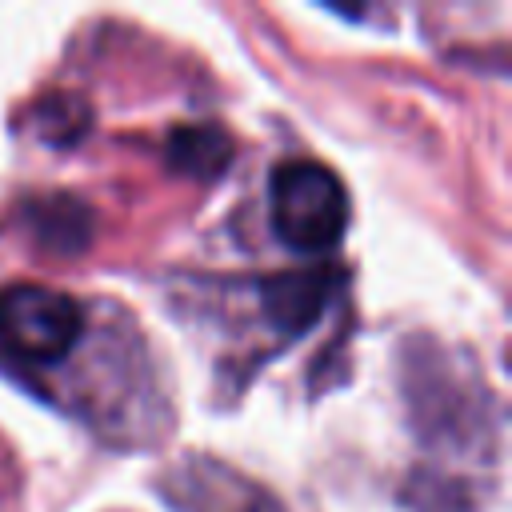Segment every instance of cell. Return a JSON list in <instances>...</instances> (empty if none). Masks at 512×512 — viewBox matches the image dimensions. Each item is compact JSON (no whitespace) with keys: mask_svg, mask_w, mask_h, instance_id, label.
Returning <instances> with one entry per match:
<instances>
[{"mask_svg":"<svg viewBox=\"0 0 512 512\" xmlns=\"http://www.w3.org/2000/svg\"><path fill=\"white\" fill-rule=\"evenodd\" d=\"M344 272L340 268H296V272H276L260 284V308L264 316L288 332V336H300L308 332L320 312L328 308V300L336 296Z\"/></svg>","mask_w":512,"mask_h":512,"instance_id":"obj_3","label":"cell"},{"mask_svg":"<svg viewBox=\"0 0 512 512\" xmlns=\"http://www.w3.org/2000/svg\"><path fill=\"white\" fill-rule=\"evenodd\" d=\"M36 132L48 144H76L88 132V104L72 92H52L36 104Z\"/></svg>","mask_w":512,"mask_h":512,"instance_id":"obj_6","label":"cell"},{"mask_svg":"<svg viewBox=\"0 0 512 512\" xmlns=\"http://www.w3.org/2000/svg\"><path fill=\"white\" fill-rule=\"evenodd\" d=\"M24 216H28L32 236L52 252H80L92 240V212L76 196H64V192L36 196L28 200Z\"/></svg>","mask_w":512,"mask_h":512,"instance_id":"obj_5","label":"cell"},{"mask_svg":"<svg viewBox=\"0 0 512 512\" xmlns=\"http://www.w3.org/2000/svg\"><path fill=\"white\" fill-rule=\"evenodd\" d=\"M84 336V308L48 284L0 292V352L24 364H60Z\"/></svg>","mask_w":512,"mask_h":512,"instance_id":"obj_2","label":"cell"},{"mask_svg":"<svg viewBox=\"0 0 512 512\" xmlns=\"http://www.w3.org/2000/svg\"><path fill=\"white\" fill-rule=\"evenodd\" d=\"M268 212L276 236L304 256L332 252L348 232L344 180L320 160H288L272 172Z\"/></svg>","mask_w":512,"mask_h":512,"instance_id":"obj_1","label":"cell"},{"mask_svg":"<svg viewBox=\"0 0 512 512\" xmlns=\"http://www.w3.org/2000/svg\"><path fill=\"white\" fill-rule=\"evenodd\" d=\"M164 160L180 176L212 180L232 164V136L216 124H180L164 144Z\"/></svg>","mask_w":512,"mask_h":512,"instance_id":"obj_4","label":"cell"}]
</instances>
